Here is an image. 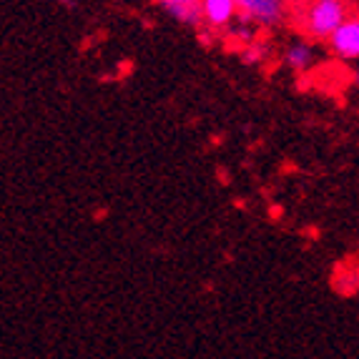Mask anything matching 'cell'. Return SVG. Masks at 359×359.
Listing matches in <instances>:
<instances>
[{
    "mask_svg": "<svg viewBox=\"0 0 359 359\" xmlns=\"http://www.w3.org/2000/svg\"><path fill=\"white\" fill-rule=\"evenodd\" d=\"M241 20L257 25H279L287 18L284 0H233Z\"/></svg>",
    "mask_w": 359,
    "mask_h": 359,
    "instance_id": "2",
    "label": "cell"
},
{
    "mask_svg": "<svg viewBox=\"0 0 359 359\" xmlns=\"http://www.w3.org/2000/svg\"><path fill=\"white\" fill-rule=\"evenodd\" d=\"M284 60H287V66L292 68V71L302 73V71H306L311 63H314V50H311L309 43L297 41V43H292V46L287 48V53H284Z\"/></svg>",
    "mask_w": 359,
    "mask_h": 359,
    "instance_id": "6",
    "label": "cell"
},
{
    "mask_svg": "<svg viewBox=\"0 0 359 359\" xmlns=\"http://www.w3.org/2000/svg\"><path fill=\"white\" fill-rule=\"evenodd\" d=\"M330 48L337 58L357 60L359 58V15H349L330 38Z\"/></svg>",
    "mask_w": 359,
    "mask_h": 359,
    "instance_id": "3",
    "label": "cell"
},
{
    "mask_svg": "<svg viewBox=\"0 0 359 359\" xmlns=\"http://www.w3.org/2000/svg\"><path fill=\"white\" fill-rule=\"evenodd\" d=\"M284 3H287V6H297V8H302L306 3V0H284Z\"/></svg>",
    "mask_w": 359,
    "mask_h": 359,
    "instance_id": "7",
    "label": "cell"
},
{
    "mask_svg": "<svg viewBox=\"0 0 359 359\" xmlns=\"http://www.w3.org/2000/svg\"><path fill=\"white\" fill-rule=\"evenodd\" d=\"M201 8H204V23L216 30L231 25V20L239 15L233 0H204Z\"/></svg>",
    "mask_w": 359,
    "mask_h": 359,
    "instance_id": "5",
    "label": "cell"
},
{
    "mask_svg": "<svg viewBox=\"0 0 359 359\" xmlns=\"http://www.w3.org/2000/svg\"><path fill=\"white\" fill-rule=\"evenodd\" d=\"M352 15L347 0H306L297 13V23L306 38L330 41L344 20Z\"/></svg>",
    "mask_w": 359,
    "mask_h": 359,
    "instance_id": "1",
    "label": "cell"
},
{
    "mask_svg": "<svg viewBox=\"0 0 359 359\" xmlns=\"http://www.w3.org/2000/svg\"><path fill=\"white\" fill-rule=\"evenodd\" d=\"M163 6V11L171 18L181 20L186 25H198L204 23V0H158Z\"/></svg>",
    "mask_w": 359,
    "mask_h": 359,
    "instance_id": "4",
    "label": "cell"
}]
</instances>
